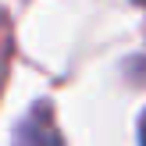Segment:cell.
Wrapping results in <instances>:
<instances>
[{"label":"cell","mask_w":146,"mask_h":146,"mask_svg":"<svg viewBox=\"0 0 146 146\" xmlns=\"http://www.w3.org/2000/svg\"><path fill=\"white\" fill-rule=\"evenodd\" d=\"M139 143L146 146V114H143V121H139Z\"/></svg>","instance_id":"cell-1"}]
</instances>
